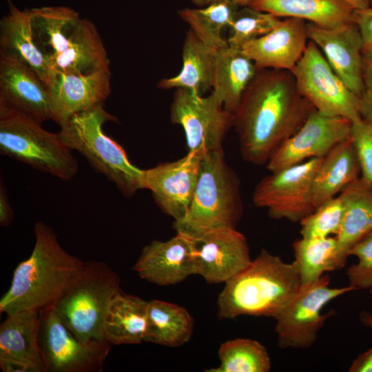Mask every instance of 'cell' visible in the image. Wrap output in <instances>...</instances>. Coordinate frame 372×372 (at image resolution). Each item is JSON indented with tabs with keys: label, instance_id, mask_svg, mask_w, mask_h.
<instances>
[{
	"label": "cell",
	"instance_id": "20",
	"mask_svg": "<svg viewBox=\"0 0 372 372\" xmlns=\"http://www.w3.org/2000/svg\"><path fill=\"white\" fill-rule=\"evenodd\" d=\"M308 39L304 20L285 18L270 32L248 42L241 50L257 69L291 71L302 56Z\"/></svg>",
	"mask_w": 372,
	"mask_h": 372
},
{
	"label": "cell",
	"instance_id": "34",
	"mask_svg": "<svg viewBox=\"0 0 372 372\" xmlns=\"http://www.w3.org/2000/svg\"><path fill=\"white\" fill-rule=\"evenodd\" d=\"M220 365L207 372H268L271 360L267 349L259 342L236 338L223 342L218 349Z\"/></svg>",
	"mask_w": 372,
	"mask_h": 372
},
{
	"label": "cell",
	"instance_id": "24",
	"mask_svg": "<svg viewBox=\"0 0 372 372\" xmlns=\"http://www.w3.org/2000/svg\"><path fill=\"white\" fill-rule=\"evenodd\" d=\"M218 50L200 41L189 29L185 34L182 50V68L175 76L159 81L162 90L185 89L203 95L211 90Z\"/></svg>",
	"mask_w": 372,
	"mask_h": 372
},
{
	"label": "cell",
	"instance_id": "18",
	"mask_svg": "<svg viewBox=\"0 0 372 372\" xmlns=\"http://www.w3.org/2000/svg\"><path fill=\"white\" fill-rule=\"evenodd\" d=\"M133 269L158 286L178 284L196 274L194 240L179 233L166 241L153 240L143 247Z\"/></svg>",
	"mask_w": 372,
	"mask_h": 372
},
{
	"label": "cell",
	"instance_id": "43",
	"mask_svg": "<svg viewBox=\"0 0 372 372\" xmlns=\"http://www.w3.org/2000/svg\"><path fill=\"white\" fill-rule=\"evenodd\" d=\"M362 74L364 89H372V49L362 52Z\"/></svg>",
	"mask_w": 372,
	"mask_h": 372
},
{
	"label": "cell",
	"instance_id": "17",
	"mask_svg": "<svg viewBox=\"0 0 372 372\" xmlns=\"http://www.w3.org/2000/svg\"><path fill=\"white\" fill-rule=\"evenodd\" d=\"M0 102L39 123L52 119L48 88L30 67L1 51Z\"/></svg>",
	"mask_w": 372,
	"mask_h": 372
},
{
	"label": "cell",
	"instance_id": "10",
	"mask_svg": "<svg viewBox=\"0 0 372 372\" xmlns=\"http://www.w3.org/2000/svg\"><path fill=\"white\" fill-rule=\"evenodd\" d=\"M330 278L324 274L317 280L301 285L290 303L274 318L275 332L280 348L307 349L313 345L318 333L331 312L322 309L338 297L355 290L349 285L331 287Z\"/></svg>",
	"mask_w": 372,
	"mask_h": 372
},
{
	"label": "cell",
	"instance_id": "8",
	"mask_svg": "<svg viewBox=\"0 0 372 372\" xmlns=\"http://www.w3.org/2000/svg\"><path fill=\"white\" fill-rule=\"evenodd\" d=\"M170 120L182 127L188 153L203 157L223 149L225 137L234 125V116L213 92L203 96L178 88L173 94Z\"/></svg>",
	"mask_w": 372,
	"mask_h": 372
},
{
	"label": "cell",
	"instance_id": "23",
	"mask_svg": "<svg viewBox=\"0 0 372 372\" xmlns=\"http://www.w3.org/2000/svg\"><path fill=\"white\" fill-rule=\"evenodd\" d=\"M7 1L8 11L0 21V51L30 67L49 90L51 76L46 58L33 39L30 9L19 10Z\"/></svg>",
	"mask_w": 372,
	"mask_h": 372
},
{
	"label": "cell",
	"instance_id": "3",
	"mask_svg": "<svg viewBox=\"0 0 372 372\" xmlns=\"http://www.w3.org/2000/svg\"><path fill=\"white\" fill-rule=\"evenodd\" d=\"M301 287L298 269L263 249L251 262L225 283L218 297V316L275 318Z\"/></svg>",
	"mask_w": 372,
	"mask_h": 372
},
{
	"label": "cell",
	"instance_id": "40",
	"mask_svg": "<svg viewBox=\"0 0 372 372\" xmlns=\"http://www.w3.org/2000/svg\"><path fill=\"white\" fill-rule=\"evenodd\" d=\"M14 218V212L9 201V198L2 180L0 185V225L9 226Z\"/></svg>",
	"mask_w": 372,
	"mask_h": 372
},
{
	"label": "cell",
	"instance_id": "4",
	"mask_svg": "<svg viewBox=\"0 0 372 372\" xmlns=\"http://www.w3.org/2000/svg\"><path fill=\"white\" fill-rule=\"evenodd\" d=\"M240 181L227 163L223 149L201 159L193 197L184 217L174 221L176 233L196 240L223 227L236 228L242 215Z\"/></svg>",
	"mask_w": 372,
	"mask_h": 372
},
{
	"label": "cell",
	"instance_id": "41",
	"mask_svg": "<svg viewBox=\"0 0 372 372\" xmlns=\"http://www.w3.org/2000/svg\"><path fill=\"white\" fill-rule=\"evenodd\" d=\"M359 112L362 119L372 126V89L365 88L360 96Z\"/></svg>",
	"mask_w": 372,
	"mask_h": 372
},
{
	"label": "cell",
	"instance_id": "2",
	"mask_svg": "<svg viewBox=\"0 0 372 372\" xmlns=\"http://www.w3.org/2000/svg\"><path fill=\"white\" fill-rule=\"evenodd\" d=\"M30 256L15 268L9 289L0 300L1 313L52 306L85 262L61 245L57 234L43 221L34 224Z\"/></svg>",
	"mask_w": 372,
	"mask_h": 372
},
{
	"label": "cell",
	"instance_id": "33",
	"mask_svg": "<svg viewBox=\"0 0 372 372\" xmlns=\"http://www.w3.org/2000/svg\"><path fill=\"white\" fill-rule=\"evenodd\" d=\"M238 8L231 0H216L203 7L183 8L178 15L200 41L219 50L228 45L223 30L229 28Z\"/></svg>",
	"mask_w": 372,
	"mask_h": 372
},
{
	"label": "cell",
	"instance_id": "37",
	"mask_svg": "<svg viewBox=\"0 0 372 372\" xmlns=\"http://www.w3.org/2000/svg\"><path fill=\"white\" fill-rule=\"evenodd\" d=\"M349 256L358 260L347 269L349 285L355 290L369 289L372 285V230L352 247Z\"/></svg>",
	"mask_w": 372,
	"mask_h": 372
},
{
	"label": "cell",
	"instance_id": "19",
	"mask_svg": "<svg viewBox=\"0 0 372 372\" xmlns=\"http://www.w3.org/2000/svg\"><path fill=\"white\" fill-rule=\"evenodd\" d=\"M40 313L26 309L6 315L0 325V367L3 372H45L39 344Z\"/></svg>",
	"mask_w": 372,
	"mask_h": 372
},
{
	"label": "cell",
	"instance_id": "30",
	"mask_svg": "<svg viewBox=\"0 0 372 372\" xmlns=\"http://www.w3.org/2000/svg\"><path fill=\"white\" fill-rule=\"evenodd\" d=\"M30 12L34 41L48 62L64 51L81 17L65 6L34 8Z\"/></svg>",
	"mask_w": 372,
	"mask_h": 372
},
{
	"label": "cell",
	"instance_id": "27",
	"mask_svg": "<svg viewBox=\"0 0 372 372\" xmlns=\"http://www.w3.org/2000/svg\"><path fill=\"white\" fill-rule=\"evenodd\" d=\"M257 70L253 61L241 49L227 45L218 50L211 92L227 111L236 113Z\"/></svg>",
	"mask_w": 372,
	"mask_h": 372
},
{
	"label": "cell",
	"instance_id": "28",
	"mask_svg": "<svg viewBox=\"0 0 372 372\" xmlns=\"http://www.w3.org/2000/svg\"><path fill=\"white\" fill-rule=\"evenodd\" d=\"M252 8L278 18H297L335 28L354 21V9L342 0H255Z\"/></svg>",
	"mask_w": 372,
	"mask_h": 372
},
{
	"label": "cell",
	"instance_id": "9",
	"mask_svg": "<svg viewBox=\"0 0 372 372\" xmlns=\"http://www.w3.org/2000/svg\"><path fill=\"white\" fill-rule=\"evenodd\" d=\"M291 72L299 92L316 110L328 116L344 118L351 123L362 119L360 96L335 73L315 43L308 42Z\"/></svg>",
	"mask_w": 372,
	"mask_h": 372
},
{
	"label": "cell",
	"instance_id": "7",
	"mask_svg": "<svg viewBox=\"0 0 372 372\" xmlns=\"http://www.w3.org/2000/svg\"><path fill=\"white\" fill-rule=\"evenodd\" d=\"M0 152L64 181L77 173L78 163L59 132L0 102Z\"/></svg>",
	"mask_w": 372,
	"mask_h": 372
},
{
	"label": "cell",
	"instance_id": "15",
	"mask_svg": "<svg viewBox=\"0 0 372 372\" xmlns=\"http://www.w3.org/2000/svg\"><path fill=\"white\" fill-rule=\"evenodd\" d=\"M193 240L196 275L209 283H225L251 261L247 238L236 228L217 229Z\"/></svg>",
	"mask_w": 372,
	"mask_h": 372
},
{
	"label": "cell",
	"instance_id": "46",
	"mask_svg": "<svg viewBox=\"0 0 372 372\" xmlns=\"http://www.w3.org/2000/svg\"><path fill=\"white\" fill-rule=\"evenodd\" d=\"M360 320L363 325L372 329V314L367 311H362L360 314Z\"/></svg>",
	"mask_w": 372,
	"mask_h": 372
},
{
	"label": "cell",
	"instance_id": "21",
	"mask_svg": "<svg viewBox=\"0 0 372 372\" xmlns=\"http://www.w3.org/2000/svg\"><path fill=\"white\" fill-rule=\"evenodd\" d=\"M110 76V68L85 74H56L49 89L52 120L61 127L74 114L103 103L111 92Z\"/></svg>",
	"mask_w": 372,
	"mask_h": 372
},
{
	"label": "cell",
	"instance_id": "47",
	"mask_svg": "<svg viewBox=\"0 0 372 372\" xmlns=\"http://www.w3.org/2000/svg\"><path fill=\"white\" fill-rule=\"evenodd\" d=\"M369 293L371 294V298H372V285H371V287L369 288Z\"/></svg>",
	"mask_w": 372,
	"mask_h": 372
},
{
	"label": "cell",
	"instance_id": "13",
	"mask_svg": "<svg viewBox=\"0 0 372 372\" xmlns=\"http://www.w3.org/2000/svg\"><path fill=\"white\" fill-rule=\"evenodd\" d=\"M351 123L314 110L300 129L287 139L267 162L276 172L314 158H323L336 145L351 137Z\"/></svg>",
	"mask_w": 372,
	"mask_h": 372
},
{
	"label": "cell",
	"instance_id": "32",
	"mask_svg": "<svg viewBox=\"0 0 372 372\" xmlns=\"http://www.w3.org/2000/svg\"><path fill=\"white\" fill-rule=\"evenodd\" d=\"M295 263L301 285L319 279L324 273L342 269L347 262L341 256L335 236L303 238L293 245Z\"/></svg>",
	"mask_w": 372,
	"mask_h": 372
},
{
	"label": "cell",
	"instance_id": "11",
	"mask_svg": "<svg viewBox=\"0 0 372 372\" xmlns=\"http://www.w3.org/2000/svg\"><path fill=\"white\" fill-rule=\"evenodd\" d=\"M39 344L45 372H101L110 352L105 340L82 342L62 322L52 305L39 311Z\"/></svg>",
	"mask_w": 372,
	"mask_h": 372
},
{
	"label": "cell",
	"instance_id": "48",
	"mask_svg": "<svg viewBox=\"0 0 372 372\" xmlns=\"http://www.w3.org/2000/svg\"><path fill=\"white\" fill-rule=\"evenodd\" d=\"M371 6H372V0H369Z\"/></svg>",
	"mask_w": 372,
	"mask_h": 372
},
{
	"label": "cell",
	"instance_id": "22",
	"mask_svg": "<svg viewBox=\"0 0 372 372\" xmlns=\"http://www.w3.org/2000/svg\"><path fill=\"white\" fill-rule=\"evenodd\" d=\"M110 59L95 25L81 18L64 51L48 61L52 85L58 74H85L109 68Z\"/></svg>",
	"mask_w": 372,
	"mask_h": 372
},
{
	"label": "cell",
	"instance_id": "16",
	"mask_svg": "<svg viewBox=\"0 0 372 372\" xmlns=\"http://www.w3.org/2000/svg\"><path fill=\"white\" fill-rule=\"evenodd\" d=\"M307 34L321 50L335 73L357 96L364 90L362 74L363 43L354 21L335 28L309 22Z\"/></svg>",
	"mask_w": 372,
	"mask_h": 372
},
{
	"label": "cell",
	"instance_id": "35",
	"mask_svg": "<svg viewBox=\"0 0 372 372\" xmlns=\"http://www.w3.org/2000/svg\"><path fill=\"white\" fill-rule=\"evenodd\" d=\"M241 8L236 12L228 28L227 41L232 48L242 49L248 42L270 32L281 19L251 6Z\"/></svg>",
	"mask_w": 372,
	"mask_h": 372
},
{
	"label": "cell",
	"instance_id": "31",
	"mask_svg": "<svg viewBox=\"0 0 372 372\" xmlns=\"http://www.w3.org/2000/svg\"><path fill=\"white\" fill-rule=\"evenodd\" d=\"M194 319L184 307L169 302L149 301L144 342L178 347L191 338Z\"/></svg>",
	"mask_w": 372,
	"mask_h": 372
},
{
	"label": "cell",
	"instance_id": "38",
	"mask_svg": "<svg viewBox=\"0 0 372 372\" xmlns=\"http://www.w3.org/2000/svg\"><path fill=\"white\" fill-rule=\"evenodd\" d=\"M351 138L358 154L361 177L372 187V126L363 119L353 123Z\"/></svg>",
	"mask_w": 372,
	"mask_h": 372
},
{
	"label": "cell",
	"instance_id": "44",
	"mask_svg": "<svg viewBox=\"0 0 372 372\" xmlns=\"http://www.w3.org/2000/svg\"><path fill=\"white\" fill-rule=\"evenodd\" d=\"M198 7L205 6L216 0H189ZM238 7L249 6L255 0H231Z\"/></svg>",
	"mask_w": 372,
	"mask_h": 372
},
{
	"label": "cell",
	"instance_id": "12",
	"mask_svg": "<svg viewBox=\"0 0 372 372\" xmlns=\"http://www.w3.org/2000/svg\"><path fill=\"white\" fill-rule=\"evenodd\" d=\"M322 160L311 158L264 177L254 190L255 206L266 209L272 218L300 222L316 209L312 185Z\"/></svg>",
	"mask_w": 372,
	"mask_h": 372
},
{
	"label": "cell",
	"instance_id": "29",
	"mask_svg": "<svg viewBox=\"0 0 372 372\" xmlns=\"http://www.w3.org/2000/svg\"><path fill=\"white\" fill-rule=\"evenodd\" d=\"M344 211L337 239L342 257L372 230V187L361 176L347 186L339 195Z\"/></svg>",
	"mask_w": 372,
	"mask_h": 372
},
{
	"label": "cell",
	"instance_id": "25",
	"mask_svg": "<svg viewBox=\"0 0 372 372\" xmlns=\"http://www.w3.org/2000/svg\"><path fill=\"white\" fill-rule=\"evenodd\" d=\"M360 174L358 154L350 137L336 145L322 158L312 185L315 208L341 192Z\"/></svg>",
	"mask_w": 372,
	"mask_h": 372
},
{
	"label": "cell",
	"instance_id": "39",
	"mask_svg": "<svg viewBox=\"0 0 372 372\" xmlns=\"http://www.w3.org/2000/svg\"><path fill=\"white\" fill-rule=\"evenodd\" d=\"M353 19L362 37V52L372 49V6L355 10Z\"/></svg>",
	"mask_w": 372,
	"mask_h": 372
},
{
	"label": "cell",
	"instance_id": "26",
	"mask_svg": "<svg viewBox=\"0 0 372 372\" xmlns=\"http://www.w3.org/2000/svg\"><path fill=\"white\" fill-rule=\"evenodd\" d=\"M148 304L149 301L118 290L110 300L105 314V340L115 345L144 342Z\"/></svg>",
	"mask_w": 372,
	"mask_h": 372
},
{
	"label": "cell",
	"instance_id": "5",
	"mask_svg": "<svg viewBox=\"0 0 372 372\" xmlns=\"http://www.w3.org/2000/svg\"><path fill=\"white\" fill-rule=\"evenodd\" d=\"M108 121L118 118L101 103L72 116L59 134L70 149L83 155L123 196L131 197L141 189V169L130 162L121 145L105 134L103 126Z\"/></svg>",
	"mask_w": 372,
	"mask_h": 372
},
{
	"label": "cell",
	"instance_id": "1",
	"mask_svg": "<svg viewBox=\"0 0 372 372\" xmlns=\"http://www.w3.org/2000/svg\"><path fill=\"white\" fill-rule=\"evenodd\" d=\"M314 110L299 92L291 71L258 69L234 114L243 158L267 164Z\"/></svg>",
	"mask_w": 372,
	"mask_h": 372
},
{
	"label": "cell",
	"instance_id": "42",
	"mask_svg": "<svg viewBox=\"0 0 372 372\" xmlns=\"http://www.w3.org/2000/svg\"><path fill=\"white\" fill-rule=\"evenodd\" d=\"M349 371L372 372V347L353 361Z\"/></svg>",
	"mask_w": 372,
	"mask_h": 372
},
{
	"label": "cell",
	"instance_id": "14",
	"mask_svg": "<svg viewBox=\"0 0 372 372\" xmlns=\"http://www.w3.org/2000/svg\"><path fill=\"white\" fill-rule=\"evenodd\" d=\"M202 157L187 153L175 161L141 169V189L151 192L158 207L174 221L187 213L198 179Z\"/></svg>",
	"mask_w": 372,
	"mask_h": 372
},
{
	"label": "cell",
	"instance_id": "36",
	"mask_svg": "<svg viewBox=\"0 0 372 372\" xmlns=\"http://www.w3.org/2000/svg\"><path fill=\"white\" fill-rule=\"evenodd\" d=\"M344 211L340 196L324 201L300 220L303 238H326L337 236L341 228Z\"/></svg>",
	"mask_w": 372,
	"mask_h": 372
},
{
	"label": "cell",
	"instance_id": "6",
	"mask_svg": "<svg viewBox=\"0 0 372 372\" xmlns=\"http://www.w3.org/2000/svg\"><path fill=\"white\" fill-rule=\"evenodd\" d=\"M119 276L105 262H85L52 305L62 322L81 342L105 340L103 321Z\"/></svg>",
	"mask_w": 372,
	"mask_h": 372
},
{
	"label": "cell",
	"instance_id": "45",
	"mask_svg": "<svg viewBox=\"0 0 372 372\" xmlns=\"http://www.w3.org/2000/svg\"><path fill=\"white\" fill-rule=\"evenodd\" d=\"M354 10H360L371 6L369 0H342Z\"/></svg>",
	"mask_w": 372,
	"mask_h": 372
}]
</instances>
